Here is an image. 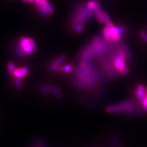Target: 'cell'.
<instances>
[{
    "instance_id": "obj_12",
    "label": "cell",
    "mask_w": 147,
    "mask_h": 147,
    "mask_svg": "<svg viewBox=\"0 0 147 147\" xmlns=\"http://www.w3.org/2000/svg\"><path fill=\"white\" fill-rule=\"evenodd\" d=\"M51 93H52L54 95L55 97H56L58 99H60L63 97V94L61 93V92L56 86H52Z\"/></svg>"
},
{
    "instance_id": "obj_13",
    "label": "cell",
    "mask_w": 147,
    "mask_h": 147,
    "mask_svg": "<svg viewBox=\"0 0 147 147\" xmlns=\"http://www.w3.org/2000/svg\"><path fill=\"white\" fill-rule=\"evenodd\" d=\"M7 71H9V73L11 75H12V74L14 72L15 69H16V66L13 63H9L7 64Z\"/></svg>"
},
{
    "instance_id": "obj_4",
    "label": "cell",
    "mask_w": 147,
    "mask_h": 147,
    "mask_svg": "<svg viewBox=\"0 0 147 147\" xmlns=\"http://www.w3.org/2000/svg\"><path fill=\"white\" fill-rule=\"evenodd\" d=\"M36 50L37 45L33 38L22 36L18 40L16 46L15 52L18 56L26 57L34 54Z\"/></svg>"
},
{
    "instance_id": "obj_11",
    "label": "cell",
    "mask_w": 147,
    "mask_h": 147,
    "mask_svg": "<svg viewBox=\"0 0 147 147\" xmlns=\"http://www.w3.org/2000/svg\"><path fill=\"white\" fill-rule=\"evenodd\" d=\"M111 143L113 147H122L121 142L119 140V138L115 135H113L112 136Z\"/></svg>"
},
{
    "instance_id": "obj_10",
    "label": "cell",
    "mask_w": 147,
    "mask_h": 147,
    "mask_svg": "<svg viewBox=\"0 0 147 147\" xmlns=\"http://www.w3.org/2000/svg\"><path fill=\"white\" fill-rule=\"evenodd\" d=\"M140 103L142 105V109H143L145 112H147V87L145 88V93L143 98L139 101Z\"/></svg>"
},
{
    "instance_id": "obj_1",
    "label": "cell",
    "mask_w": 147,
    "mask_h": 147,
    "mask_svg": "<svg viewBox=\"0 0 147 147\" xmlns=\"http://www.w3.org/2000/svg\"><path fill=\"white\" fill-rule=\"evenodd\" d=\"M104 80L102 74L91 61L79 60L78 66L74 69L72 84L84 91H93Z\"/></svg>"
},
{
    "instance_id": "obj_7",
    "label": "cell",
    "mask_w": 147,
    "mask_h": 147,
    "mask_svg": "<svg viewBox=\"0 0 147 147\" xmlns=\"http://www.w3.org/2000/svg\"><path fill=\"white\" fill-rule=\"evenodd\" d=\"M33 3L36 10L44 17H49L53 14L54 9L50 3L49 0H34Z\"/></svg>"
},
{
    "instance_id": "obj_8",
    "label": "cell",
    "mask_w": 147,
    "mask_h": 147,
    "mask_svg": "<svg viewBox=\"0 0 147 147\" xmlns=\"http://www.w3.org/2000/svg\"><path fill=\"white\" fill-rule=\"evenodd\" d=\"M30 72L29 68L26 66H23L20 67H16L14 72L11 75L16 79H23L27 76Z\"/></svg>"
},
{
    "instance_id": "obj_5",
    "label": "cell",
    "mask_w": 147,
    "mask_h": 147,
    "mask_svg": "<svg viewBox=\"0 0 147 147\" xmlns=\"http://www.w3.org/2000/svg\"><path fill=\"white\" fill-rule=\"evenodd\" d=\"M137 103L132 99H126L116 104L109 105L105 111L111 114H132L138 113Z\"/></svg>"
},
{
    "instance_id": "obj_14",
    "label": "cell",
    "mask_w": 147,
    "mask_h": 147,
    "mask_svg": "<svg viewBox=\"0 0 147 147\" xmlns=\"http://www.w3.org/2000/svg\"><path fill=\"white\" fill-rule=\"evenodd\" d=\"M140 35H141L142 39H144L145 42H147V33H145V32H144V31H142V32H141Z\"/></svg>"
},
{
    "instance_id": "obj_6",
    "label": "cell",
    "mask_w": 147,
    "mask_h": 147,
    "mask_svg": "<svg viewBox=\"0 0 147 147\" xmlns=\"http://www.w3.org/2000/svg\"><path fill=\"white\" fill-rule=\"evenodd\" d=\"M125 31L126 29L121 26H105L102 30V36L104 39L109 42H119Z\"/></svg>"
},
{
    "instance_id": "obj_9",
    "label": "cell",
    "mask_w": 147,
    "mask_h": 147,
    "mask_svg": "<svg viewBox=\"0 0 147 147\" xmlns=\"http://www.w3.org/2000/svg\"><path fill=\"white\" fill-rule=\"evenodd\" d=\"M94 16L96 17V19L100 23V24H104L105 18H104V12L102 11V9L100 7V4L99 3H98L97 6L94 9Z\"/></svg>"
},
{
    "instance_id": "obj_3",
    "label": "cell",
    "mask_w": 147,
    "mask_h": 147,
    "mask_svg": "<svg viewBox=\"0 0 147 147\" xmlns=\"http://www.w3.org/2000/svg\"><path fill=\"white\" fill-rule=\"evenodd\" d=\"M112 42H109L100 36H96L90 42L81 50L79 59L91 61L99 55L107 52Z\"/></svg>"
},
{
    "instance_id": "obj_2",
    "label": "cell",
    "mask_w": 147,
    "mask_h": 147,
    "mask_svg": "<svg viewBox=\"0 0 147 147\" xmlns=\"http://www.w3.org/2000/svg\"><path fill=\"white\" fill-rule=\"evenodd\" d=\"M93 16H94V11L87 7L86 3L75 5L69 18V24L70 30L76 34L82 33Z\"/></svg>"
}]
</instances>
